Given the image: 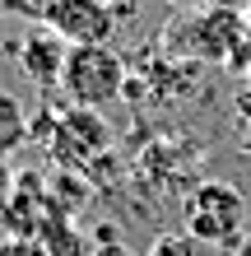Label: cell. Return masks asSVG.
Returning <instances> with one entry per match:
<instances>
[{"label": "cell", "mask_w": 251, "mask_h": 256, "mask_svg": "<svg viewBox=\"0 0 251 256\" xmlns=\"http://www.w3.org/2000/svg\"><path fill=\"white\" fill-rule=\"evenodd\" d=\"M163 52L182 56V61L196 66H224V70H251V28L242 5H228L219 0L210 10L196 14H177V19L163 24Z\"/></svg>", "instance_id": "obj_1"}, {"label": "cell", "mask_w": 251, "mask_h": 256, "mask_svg": "<svg viewBox=\"0 0 251 256\" xmlns=\"http://www.w3.org/2000/svg\"><path fill=\"white\" fill-rule=\"evenodd\" d=\"M149 256H200V242H196L191 233H163V238L149 247Z\"/></svg>", "instance_id": "obj_9"}, {"label": "cell", "mask_w": 251, "mask_h": 256, "mask_svg": "<svg viewBox=\"0 0 251 256\" xmlns=\"http://www.w3.org/2000/svg\"><path fill=\"white\" fill-rule=\"evenodd\" d=\"M0 256H47V252H42L37 238H5V242H0Z\"/></svg>", "instance_id": "obj_11"}, {"label": "cell", "mask_w": 251, "mask_h": 256, "mask_svg": "<svg viewBox=\"0 0 251 256\" xmlns=\"http://www.w3.org/2000/svg\"><path fill=\"white\" fill-rule=\"evenodd\" d=\"M163 5H168L172 14H196V10H210V5H219V0H163Z\"/></svg>", "instance_id": "obj_12"}, {"label": "cell", "mask_w": 251, "mask_h": 256, "mask_svg": "<svg viewBox=\"0 0 251 256\" xmlns=\"http://www.w3.org/2000/svg\"><path fill=\"white\" fill-rule=\"evenodd\" d=\"M19 5L28 10V19H37V14H42V10H47V5H51V0H19Z\"/></svg>", "instance_id": "obj_15"}, {"label": "cell", "mask_w": 251, "mask_h": 256, "mask_svg": "<svg viewBox=\"0 0 251 256\" xmlns=\"http://www.w3.org/2000/svg\"><path fill=\"white\" fill-rule=\"evenodd\" d=\"M0 200H5V186H0Z\"/></svg>", "instance_id": "obj_19"}, {"label": "cell", "mask_w": 251, "mask_h": 256, "mask_svg": "<svg viewBox=\"0 0 251 256\" xmlns=\"http://www.w3.org/2000/svg\"><path fill=\"white\" fill-rule=\"evenodd\" d=\"M182 219L196 242L233 252L247 238V196L233 182H200L182 200Z\"/></svg>", "instance_id": "obj_2"}, {"label": "cell", "mask_w": 251, "mask_h": 256, "mask_svg": "<svg viewBox=\"0 0 251 256\" xmlns=\"http://www.w3.org/2000/svg\"><path fill=\"white\" fill-rule=\"evenodd\" d=\"M42 28H51L65 47H112L116 33V14L107 0H51L47 10L37 14Z\"/></svg>", "instance_id": "obj_4"}, {"label": "cell", "mask_w": 251, "mask_h": 256, "mask_svg": "<svg viewBox=\"0 0 251 256\" xmlns=\"http://www.w3.org/2000/svg\"><path fill=\"white\" fill-rule=\"evenodd\" d=\"M0 14H28V10L19 5V0H0Z\"/></svg>", "instance_id": "obj_16"}, {"label": "cell", "mask_w": 251, "mask_h": 256, "mask_svg": "<svg viewBox=\"0 0 251 256\" xmlns=\"http://www.w3.org/2000/svg\"><path fill=\"white\" fill-rule=\"evenodd\" d=\"M107 144V126H102L98 112L88 108H70L61 122H56V135H51V154L61 163H84L88 154Z\"/></svg>", "instance_id": "obj_5"}, {"label": "cell", "mask_w": 251, "mask_h": 256, "mask_svg": "<svg viewBox=\"0 0 251 256\" xmlns=\"http://www.w3.org/2000/svg\"><path fill=\"white\" fill-rule=\"evenodd\" d=\"M107 5H112V14H116V19H130V14L140 10V0H107Z\"/></svg>", "instance_id": "obj_14"}, {"label": "cell", "mask_w": 251, "mask_h": 256, "mask_svg": "<svg viewBox=\"0 0 251 256\" xmlns=\"http://www.w3.org/2000/svg\"><path fill=\"white\" fill-rule=\"evenodd\" d=\"M65 56H70V47L61 38L51 33V28H33L23 42H19V70L33 80L37 88H51V84H61V70H65Z\"/></svg>", "instance_id": "obj_6"}, {"label": "cell", "mask_w": 251, "mask_h": 256, "mask_svg": "<svg viewBox=\"0 0 251 256\" xmlns=\"http://www.w3.org/2000/svg\"><path fill=\"white\" fill-rule=\"evenodd\" d=\"M19 135H28V126H23V116H19V108H14V98H5L0 94V154L19 140Z\"/></svg>", "instance_id": "obj_8"}, {"label": "cell", "mask_w": 251, "mask_h": 256, "mask_svg": "<svg viewBox=\"0 0 251 256\" xmlns=\"http://www.w3.org/2000/svg\"><path fill=\"white\" fill-rule=\"evenodd\" d=\"M242 14H247V28H251V0H247V5H242Z\"/></svg>", "instance_id": "obj_18"}, {"label": "cell", "mask_w": 251, "mask_h": 256, "mask_svg": "<svg viewBox=\"0 0 251 256\" xmlns=\"http://www.w3.org/2000/svg\"><path fill=\"white\" fill-rule=\"evenodd\" d=\"M37 242H42V252H47V256H93V242H88V238H84L70 219L47 224Z\"/></svg>", "instance_id": "obj_7"}, {"label": "cell", "mask_w": 251, "mask_h": 256, "mask_svg": "<svg viewBox=\"0 0 251 256\" xmlns=\"http://www.w3.org/2000/svg\"><path fill=\"white\" fill-rule=\"evenodd\" d=\"M233 112H238V130H242V149L251 154V84L238 94V102H233Z\"/></svg>", "instance_id": "obj_10"}, {"label": "cell", "mask_w": 251, "mask_h": 256, "mask_svg": "<svg viewBox=\"0 0 251 256\" xmlns=\"http://www.w3.org/2000/svg\"><path fill=\"white\" fill-rule=\"evenodd\" d=\"M233 256H251V233L242 238V242H238V247H233Z\"/></svg>", "instance_id": "obj_17"}, {"label": "cell", "mask_w": 251, "mask_h": 256, "mask_svg": "<svg viewBox=\"0 0 251 256\" xmlns=\"http://www.w3.org/2000/svg\"><path fill=\"white\" fill-rule=\"evenodd\" d=\"M126 61L112 47H70L65 70H61V94L70 98V108L102 112L107 102L126 94Z\"/></svg>", "instance_id": "obj_3"}, {"label": "cell", "mask_w": 251, "mask_h": 256, "mask_svg": "<svg viewBox=\"0 0 251 256\" xmlns=\"http://www.w3.org/2000/svg\"><path fill=\"white\" fill-rule=\"evenodd\" d=\"M93 256H126V252H121V242H116L112 233H102V247L93 242Z\"/></svg>", "instance_id": "obj_13"}]
</instances>
